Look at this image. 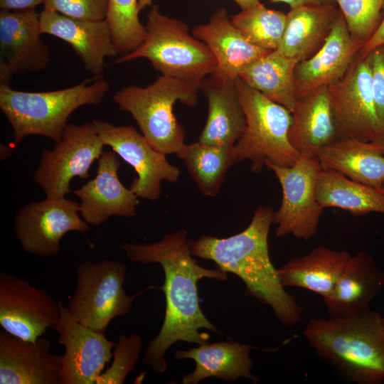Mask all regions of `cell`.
I'll return each mask as SVG.
<instances>
[{
  "mask_svg": "<svg viewBox=\"0 0 384 384\" xmlns=\"http://www.w3.org/2000/svg\"><path fill=\"white\" fill-rule=\"evenodd\" d=\"M119 246L130 261L159 263L163 268L164 319L159 332L149 341L142 357L144 364L156 373H162L167 367L165 354L174 343L182 341L198 345L207 343L209 335L200 332L201 329L220 333L201 309L198 282L203 278L223 281L228 278L227 273L198 264L192 257L191 240L183 229L166 233L155 242H122Z\"/></svg>",
  "mask_w": 384,
  "mask_h": 384,
  "instance_id": "cell-1",
  "label": "cell"
},
{
  "mask_svg": "<svg viewBox=\"0 0 384 384\" xmlns=\"http://www.w3.org/2000/svg\"><path fill=\"white\" fill-rule=\"evenodd\" d=\"M274 214L272 208L260 206L245 230L228 238L203 235L191 240V253L237 275L247 295L270 306L276 318L291 327L300 321L304 308L284 289L270 257L268 235Z\"/></svg>",
  "mask_w": 384,
  "mask_h": 384,
  "instance_id": "cell-2",
  "label": "cell"
},
{
  "mask_svg": "<svg viewBox=\"0 0 384 384\" xmlns=\"http://www.w3.org/2000/svg\"><path fill=\"white\" fill-rule=\"evenodd\" d=\"M383 316L369 309L348 316L311 319L303 335L316 354L357 384L384 383Z\"/></svg>",
  "mask_w": 384,
  "mask_h": 384,
  "instance_id": "cell-3",
  "label": "cell"
},
{
  "mask_svg": "<svg viewBox=\"0 0 384 384\" xmlns=\"http://www.w3.org/2000/svg\"><path fill=\"white\" fill-rule=\"evenodd\" d=\"M108 90V82L101 78L46 92L16 90L0 84V109L11 126L14 145L30 135L58 142L70 115L84 105H98Z\"/></svg>",
  "mask_w": 384,
  "mask_h": 384,
  "instance_id": "cell-4",
  "label": "cell"
},
{
  "mask_svg": "<svg viewBox=\"0 0 384 384\" xmlns=\"http://www.w3.org/2000/svg\"><path fill=\"white\" fill-rule=\"evenodd\" d=\"M146 36L134 50L116 63L148 60L162 75L176 78L200 89L202 81L215 70L217 63L208 46L193 35L188 25L162 14L153 5L146 14Z\"/></svg>",
  "mask_w": 384,
  "mask_h": 384,
  "instance_id": "cell-5",
  "label": "cell"
},
{
  "mask_svg": "<svg viewBox=\"0 0 384 384\" xmlns=\"http://www.w3.org/2000/svg\"><path fill=\"white\" fill-rule=\"evenodd\" d=\"M199 90L182 80L161 75L146 87L119 90L113 100L132 116L149 143L167 155L176 154L185 145V131L175 116L174 105L180 102L195 106Z\"/></svg>",
  "mask_w": 384,
  "mask_h": 384,
  "instance_id": "cell-6",
  "label": "cell"
},
{
  "mask_svg": "<svg viewBox=\"0 0 384 384\" xmlns=\"http://www.w3.org/2000/svg\"><path fill=\"white\" fill-rule=\"evenodd\" d=\"M246 118L244 132L234 145L240 161H251V171L260 172L266 162L291 166L301 156L289 139L292 112L245 83L235 79Z\"/></svg>",
  "mask_w": 384,
  "mask_h": 384,
  "instance_id": "cell-7",
  "label": "cell"
},
{
  "mask_svg": "<svg viewBox=\"0 0 384 384\" xmlns=\"http://www.w3.org/2000/svg\"><path fill=\"white\" fill-rule=\"evenodd\" d=\"M127 266L117 260L84 261L76 270V288L67 306L80 324L105 334L115 317L131 311L134 295L124 289Z\"/></svg>",
  "mask_w": 384,
  "mask_h": 384,
  "instance_id": "cell-8",
  "label": "cell"
},
{
  "mask_svg": "<svg viewBox=\"0 0 384 384\" xmlns=\"http://www.w3.org/2000/svg\"><path fill=\"white\" fill-rule=\"evenodd\" d=\"M277 178L282 191L281 206L274 211L277 237L292 235L309 240L317 233L324 208L316 197L321 167L317 158L301 155L294 164L282 167L266 162Z\"/></svg>",
  "mask_w": 384,
  "mask_h": 384,
  "instance_id": "cell-9",
  "label": "cell"
},
{
  "mask_svg": "<svg viewBox=\"0 0 384 384\" xmlns=\"http://www.w3.org/2000/svg\"><path fill=\"white\" fill-rule=\"evenodd\" d=\"M104 146L92 122L68 124L53 149L42 151L33 180L47 198H64L71 192L70 183L74 177H90L91 165L100 157Z\"/></svg>",
  "mask_w": 384,
  "mask_h": 384,
  "instance_id": "cell-10",
  "label": "cell"
},
{
  "mask_svg": "<svg viewBox=\"0 0 384 384\" xmlns=\"http://www.w3.org/2000/svg\"><path fill=\"white\" fill-rule=\"evenodd\" d=\"M80 203L64 198H47L22 206L14 218V231L23 250L41 257H55L60 240L71 231L85 234L88 223L80 215Z\"/></svg>",
  "mask_w": 384,
  "mask_h": 384,
  "instance_id": "cell-11",
  "label": "cell"
},
{
  "mask_svg": "<svg viewBox=\"0 0 384 384\" xmlns=\"http://www.w3.org/2000/svg\"><path fill=\"white\" fill-rule=\"evenodd\" d=\"M92 123L105 145L110 146L134 169L137 177L129 188L138 198L156 201L161 195L162 181H178L179 169L132 126H115L100 119Z\"/></svg>",
  "mask_w": 384,
  "mask_h": 384,
  "instance_id": "cell-12",
  "label": "cell"
},
{
  "mask_svg": "<svg viewBox=\"0 0 384 384\" xmlns=\"http://www.w3.org/2000/svg\"><path fill=\"white\" fill-rule=\"evenodd\" d=\"M328 89L344 138L373 142L383 135L370 71L359 53L343 78Z\"/></svg>",
  "mask_w": 384,
  "mask_h": 384,
  "instance_id": "cell-13",
  "label": "cell"
},
{
  "mask_svg": "<svg viewBox=\"0 0 384 384\" xmlns=\"http://www.w3.org/2000/svg\"><path fill=\"white\" fill-rule=\"evenodd\" d=\"M60 315L59 302L46 290L14 274H0V325L24 340L40 338Z\"/></svg>",
  "mask_w": 384,
  "mask_h": 384,
  "instance_id": "cell-14",
  "label": "cell"
},
{
  "mask_svg": "<svg viewBox=\"0 0 384 384\" xmlns=\"http://www.w3.org/2000/svg\"><path fill=\"white\" fill-rule=\"evenodd\" d=\"M60 319L53 327L58 341L65 348L61 356L60 384H96L105 365L113 356L116 342L105 334L95 331L78 321L67 306L58 301Z\"/></svg>",
  "mask_w": 384,
  "mask_h": 384,
  "instance_id": "cell-15",
  "label": "cell"
},
{
  "mask_svg": "<svg viewBox=\"0 0 384 384\" xmlns=\"http://www.w3.org/2000/svg\"><path fill=\"white\" fill-rule=\"evenodd\" d=\"M40 14L35 9L0 12V84L14 75L44 70L50 58L41 40Z\"/></svg>",
  "mask_w": 384,
  "mask_h": 384,
  "instance_id": "cell-16",
  "label": "cell"
},
{
  "mask_svg": "<svg viewBox=\"0 0 384 384\" xmlns=\"http://www.w3.org/2000/svg\"><path fill=\"white\" fill-rule=\"evenodd\" d=\"M117 156L114 151H103L95 177L73 191L80 199V213L88 224L98 225L114 215H136L138 196L119 180Z\"/></svg>",
  "mask_w": 384,
  "mask_h": 384,
  "instance_id": "cell-17",
  "label": "cell"
},
{
  "mask_svg": "<svg viewBox=\"0 0 384 384\" xmlns=\"http://www.w3.org/2000/svg\"><path fill=\"white\" fill-rule=\"evenodd\" d=\"M46 338L24 340L0 331L1 384H60L61 356Z\"/></svg>",
  "mask_w": 384,
  "mask_h": 384,
  "instance_id": "cell-18",
  "label": "cell"
},
{
  "mask_svg": "<svg viewBox=\"0 0 384 384\" xmlns=\"http://www.w3.org/2000/svg\"><path fill=\"white\" fill-rule=\"evenodd\" d=\"M361 48L362 45L352 38L340 12L321 48L311 58L297 65L294 70L297 99L342 79Z\"/></svg>",
  "mask_w": 384,
  "mask_h": 384,
  "instance_id": "cell-19",
  "label": "cell"
},
{
  "mask_svg": "<svg viewBox=\"0 0 384 384\" xmlns=\"http://www.w3.org/2000/svg\"><path fill=\"white\" fill-rule=\"evenodd\" d=\"M40 23L42 33L68 43L80 58L87 71L95 78H101L105 58L117 55L105 20H81L43 9Z\"/></svg>",
  "mask_w": 384,
  "mask_h": 384,
  "instance_id": "cell-20",
  "label": "cell"
},
{
  "mask_svg": "<svg viewBox=\"0 0 384 384\" xmlns=\"http://www.w3.org/2000/svg\"><path fill=\"white\" fill-rule=\"evenodd\" d=\"M292 116L289 139L300 155L317 158L323 148L344 138L327 86L297 98Z\"/></svg>",
  "mask_w": 384,
  "mask_h": 384,
  "instance_id": "cell-21",
  "label": "cell"
},
{
  "mask_svg": "<svg viewBox=\"0 0 384 384\" xmlns=\"http://www.w3.org/2000/svg\"><path fill=\"white\" fill-rule=\"evenodd\" d=\"M192 33L208 46L216 60L212 74L233 80L271 52L250 43L233 23L225 8L218 9L206 23L196 26Z\"/></svg>",
  "mask_w": 384,
  "mask_h": 384,
  "instance_id": "cell-22",
  "label": "cell"
},
{
  "mask_svg": "<svg viewBox=\"0 0 384 384\" xmlns=\"http://www.w3.org/2000/svg\"><path fill=\"white\" fill-rule=\"evenodd\" d=\"M200 90L206 97L208 112L198 142L218 146H234L246 126L235 80L211 74L202 81Z\"/></svg>",
  "mask_w": 384,
  "mask_h": 384,
  "instance_id": "cell-23",
  "label": "cell"
},
{
  "mask_svg": "<svg viewBox=\"0 0 384 384\" xmlns=\"http://www.w3.org/2000/svg\"><path fill=\"white\" fill-rule=\"evenodd\" d=\"M384 288V271L365 251L351 255L329 297L323 299L331 316H348L370 309Z\"/></svg>",
  "mask_w": 384,
  "mask_h": 384,
  "instance_id": "cell-24",
  "label": "cell"
},
{
  "mask_svg": "<svg viewBox=\"0 0 384 384\" xmlns=\"http://www.w3.org/2000/svg\"><path fill=\"white\" fill-rule=\"evenodd\" d=\"M340 13L336 4H306L290 8L277 51L301 62L324 44Z\"/></svg>",
  "mask_w": 384,
  "mask_h": 384,
  "instance_id": "cell-25",
  "label": "cell"
},
{
  "mask_svg": "<svg viewBox=\"0 0 384 384\" xmlns=\"http://www.w3.org/2000/svg\"><path fill=\"white\" fill-rule=\"evenodd\" d=\"M250 351L251 347L245 344L221 341L198 345L188 351H176L174 357L178 360L192 359L196 363L194 370L183 377V384H197L210 377L225 381L245 378L257 383L259 378L250 371L253 366Z\"/></svg>",
  "mask_w": 384,
  "mask_h": 384,
  "instance_id": "cell-26",
  "label": "cell"
},
{
  "mask_svg": "<svg viewBox=\"0 0 384 384\" xmlns=\"http://www.w3.org/2000/svg\"><path fill=\"white\" fill-rule=\"evenodd\" d=\"M351 256L346 251L317 247L277 269L281 283L284 288H303L324 299L331 294Z\"/></svg>",
  "mask_w": 384,
  "mask_h": 384,
  "instance_id": "cell-27",
  "label": "cell"
},
{
  "mask_svg": "<svg viewBox=\"0 0 384 384\" xmlns=\"http://www.w3.org/2000/svg\"><path fill=\"white\" fill-rule=\"evenodd\" d=\"M317 159L322 169L383 191L384 155L373 142L343 138L323 148Z\"/></svg>",
  "mask_w": 384,
  "mask_h": 384,
  "instance_id": "cell-28",
  "label": "cell"
},
{
  "mask_svg": "<svg viewBox=\"0 0 384 384\" xmlns=\"http://www.w3.org/2000/svg\"><path fill=\"white\" fill-rule=\"evenodd\" d=\"M316 197L324 208H338L355 216L384 214V191L348 178L333 170L321 169Z\"/></svg>",
  "mask_w": 384,
  "mask_h": 384,
  "instance_id": "cell-29",
  "label": "cell"
},
{
  "mask_svg": "<svg viewBox=\"0 0 384 384\" xmlns=\"http://www.w3.org/2000/svg\"><path fill=\"white\" fill-rule=\"evenodd\" d=\"M298 63L274 50L247 67L239 77L249 86L292 112L297 101L294 70Z\"/></svg>",
  "mask_w": 384,
  "mask_h": 384,
  "instance_id": "cell-30",
  "label": "cell"
},
{
  "mask_svg": "<svg viewBox=\"0 0 384 384\" xmlns=\"http://www.w3.org/2000/svg\"><path fill=\"white\" fill-rule=\"evenodd\" d=\"M204 196H216L228 170L240 162L234 146L207 145L199 142L185 145L176 153Z\"/></svg>",
  "mask_w": 384,
  "mask_h": 384,
  "instance_id": "cell-31",
  "label": "cell"
},
{
  "mask_svg": "<svg viewBox=\"0 0 384 384\" xmlns=\"http://www.w3.org/2000/svg\"><path fill=\"white\" fill-rule=\"evenodd\" d=\"M233 23L252 44L277 50L282 41L287 14L270 9L261 3L230 16Z\"/></svg>",
  "mask_w": 384,
  "mask_h": 384,
  "instance_id": "cell-32",
  "label": "cell"
},
{
  "mask_svg": "<svg viewBox=\"0 0 384 384\" xmlns=\"http://www.w3.org/2000/svg\"><path fill=\"white\" fill-rule=\"evenodd\" d=\"M138 0H109L105 18L120 56L137 49L144 41L146 28L139 18Z\"/></svg>",
  "mask_w": 384,
  "mask_h": 384,
  "instance_id": "cell-33",
  "label": "cell"
},
{
  "mask_svg": "<svg viewBox=\"0 0 384 384\" xmlns=\"http://www.w3.org/2000/svg\"><path fill=\"white\" fill-rule=\"evenodd\" d=\"M352 38L362 46L380 23L384 0H335Z\"/></svg>",
  "mask_w": 384,
  "mask_h": 384,
  "instance_id": "cell-34",
  "label": "cell"
},
{
  "mask_svg": "<svg viewBox=\"0 0 384 384\" xmlns=\"http://www.w3.org/2000/svg\"><path fill=\"white\" fill-rule=\"evenodd\" d=\"M142 340L140 336L121 335L114 346L111 366L98 377L96 384H122L134 369L140 358Z\"/></svg>",
  "mask_w": 384,
  "mask_h": 384,
  "instance_id": "cell-35",
  "label": "cell"
},
{
  "mask_svg": "<svg viewBox=\"0 0 384 384\" xmlns=\"http://www.w3.org/2000/svg\"><path fill=\"white\" fill-rule=\"evenodd\" d=\"M109 0H44L43 9L69 17L87 20H105Z\"/></svg>",
  "mask_w": 384,
  "mask_h": 384,
  "instance_id": "cell-36",
  "label": "cell"
},
{
  "mask_svg": "<svg viewBox=\"0 0 384 384\" xmlns=\"http://www.w3.org/2000/svg\"><path fill=\"white\" fill-rule=\"evenodd\" d=\"M364 58L371 74L377 112L384 127V44L371 50Z\"/></svg>",
  "mask_w": 384,
  "mask_h": 384,
  "instance_id": "cell-37",
  "label": "cell"
},
{
  "mask_svg": "<svg viewBox=\"0 0 384 384\" xmlns=\"http://www.w3.org/2000/svg\"><path fill=\"white\" fill-rule=\"evenodd\" d=\"M44 0H0L1 10L19 11L35 9Z\"/></svg>",
  "mask_w": 384,
  "mask_h": 384,
  "instance_id": "cell-38",
  "label": "cell"
},
{
  "mask_svg": "<svg viewBox=\"0 0 384 384\" xmlns=\"http://www.w3.org/2000/svg\"><path fill=\"white\" fill-rule=\"evenodd\" d=\"M382 14L383 16L380 25L370 38L362 46L359 51V53L363 58L375 47L384 44V4Z\"/></svg>",
  "mask_w": 384,
  "mask_h": 384,
  "instance_id": "cell-39",
  "label": "cell"
},
{
  "mask_svg": "<svg viewBox=\"0 0 384 384\" xmlns=\"http://www.w3.org/2000/svg\"><path fill=\"white\" fill-rule=\"evenodd\" d=\"M273 3H284L289 6L290 8L306 5V4H336L335 0H270ZM337 5V4H336Z\"/></svg>",
  "mask_w": 384,
  "mask_h": 384,
  "instance_id": "cell-40",
  "label": "cell"
},
{
  "mask_svg": "<svg viewBox=\"0 0 384 384\" xmlns=\"http://www.w3.org/2000/svg\"><path fill=\"white\" fill-rule=\"evenodd\" d=\"M241 9H247L260 4L259 0H233Z\"/></svg>",
  "mask_w": 384,
  "mask_h": 384,
  "instance_id": "cell-41",
  "label": "cell"
},
{
  "mask_svg": "<svg viewBox=\"0 0 384 384\" xmlns=\"http://www.w3.org/2000/svg\"><path fill=\"white\" fill-rule=\"evenodd\" d=\"M373 143L379 149L381 154L384 155V133L378 140Z\"/></svg>",
  "mask_w": 384,
  "mask_h": 384,
  "instance_id": "cell-42",
  "label": "cell"
},
{
  "mask_svg": "<svg viewBox=\"0 0 384 384\" xmlns=\"http://www.w3.org/2000/svg\"><path fill=\"white\" fill-rule=\"evenodd\" d=\"M153 0H138L139 9L141 11L146 7L151 6Z\"/></svg>",
  "mask_w": 384,
  "mask_h": 384,
  "instance_id": "cell-43",
  "label": "cell"
},
{
  "mask_svg": "<svg viewBox=\"0 0 384 384\" xmlns=\"http://www.w3.org/2000/svg\"><path fill=\"white\" fill-rule=\"evenodd\" d=\"M383 326H384V316L383 317Z\"/></svg>",
  "mask_w": 384,
  "mask_h": 384,
  "instance_id": "cell-44",
  "label": "cell"
},
{
  "mask_svg": "<svg viewBox=\"0 0 384 384\" xmlns=\"http://www.w3.org/2000/svg\"><path fill=\"white\" fill-rule=\"evenodd\" d=\"M383 191H384V184H383Z\"/></svg>",
  "mask_w": 384,
  "mask_h": 384,
  "instance_id": "cell-45",
  "label": "cell"
}]
</instances>
